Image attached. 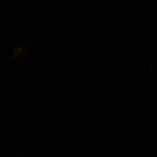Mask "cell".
<instances>
[{
    "label": "cell",
    "mask_w": 157,
    "mask_h": 157,
    "mask_svg": "<svg viewBox=\"0 0 157 157\" xmlns=\"http://www.w3.org/2000/svg\"><path fill=\"white\" fill-rule=\"evenodd\" d=\"M22 48H23V47L22 46H21V45H19V46H17V48H16L15 49V51H16V52L15 53H14V55L13 57L14 58V56H17L18 54L20 53V52L22 51Z\"/></svg>",
    "instance_id": "1"
}]
</instances>
